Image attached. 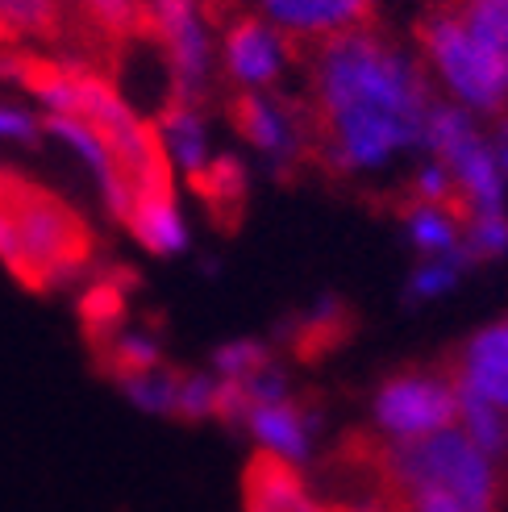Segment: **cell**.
I'll return each instance as SVG.
<instances>
[{
	"instance_id": "27",
	"label": "cell",
	"mask_w": 508,
	"mask_h": 512,
	"mask_svg": "<svg viewBox=\"0 0 508 512\" xmlns=\"http://www.w3.org/2000/svg\"><path fill=\"white\" fill-rule=\"evenodd\" d=\"M334 512H388V504H379V500H363V504H342Z\"/></svg>"
},
{
	"instance_id": "19",
	"label": "cell",
	"mask_w": 508,
	"mask_h": 512,
	"mask_svg": "<svg viewBox=\"0 0 508 512\" xmlns=\"http://www.w3.org/2000/svg\"><path fill=\"white\" fill-rule=\"evenodd\" d=\"M454 392H459L463 433H467V438H471L479 450H484L488 458L500 454V450L508 446V421H504V413H500L492 400H484L479 392H471L467 383H459V379H454Z\"/></svg>"
},
{
	"instance_id": "25",
	"label": "cell",
	"mask_w": 508,
	"mask_h": 512,
	"mask_svg": "<svg viewBox=\"0 0 508 512\" xmlns=\"http://www.w3.org/2000/svg\"><path fill=\"white\" fill-rule=\"evenodd\" d=\"M409 504H413V512H467L450 492H438V488L434 492H417Z\"/></svg>"
},
{
	"instance_id": "10",
	"label": "cell",
	"mask_w": 508,
	"mask_h": 512,
	"mask_svg": "<svg viewBox=\"0 0 508 512\" xmlns=\"http://www.w3.org/2000/svg\"><path fill=\"white\" fill-rule=\"evenodd\" d=\"M450 375L484 400H492L500 413H508V321L475 334Z\"/></svg>"
},
{
	"instance_id": "26",
	"label": "cell",
	"mask_w": 508,
	"mask_h": 512,
	"mask_svg": "<svg viewBox=\"0 0 508 512\" xmlns=\"http://www.w3.org/2000/svg\"><path fill=\"white\" fill-rule=\"evenodd\" d=\"M238 5H242V0H196V9L205 13V21H213V25H230Z\"/></svg>"
},
{
	"instance_id": "5",
	"label": "cell",
	"mask_w": 508,
	"mask_h": 512,
	"mask_svg": "<svg viewBox=\"0 0 508 512\" xmlns=\"http://www.w3.org/2000/svg\"><path fill=\"white\" fill-rule=\"evenodd\" d=\"M459 417V392H454V375L434 371H409L388 379L375 396V421L396 442L425 438V433L450 429Z\"/></svg>"
},
{
	"instance_id": "3",
	"label": "cell",
	"mask_w": 508,
	"mask_h": 512,
	"mask_svg": "<svg viewBox=\"0 0 508 512\" xmlns=\"http://www.w3.org/2000/svg\"><path fill=\"white\" fill-rule=\"evenodd\" d=\"M371 463L384 475L396 500H413L417 492H450L467 512H496L500 479L492 458L479 450L463 429H438L425 438L375 446Z\"/></svg>"
},
{
	"instance_id": "12",
	"label": "cell",
	"mask_w": 508,
	"mask_h": 512,
	"mask_svg": "<svg viewBox=\"0 0 508 512\" xmlns=\"http://www.w3.org/2000/svg\"><path fill=\"white\" fill-rule=\"evenodd\" d=\"M309 408H300L292 400H275V404H254L250 408V433L259 438L267 454H279L288 463H300L309 454Z\"/></svg>"
},
{
	"instance_id": "18",
	"label": "cell",
	"mask_w": 508,
	"mask_h": 512,
	"mask_svg": "<svg viewBox=\"0 0 508 512\" xmlns=\"http://www.w3.org/2000/svg\"><path fill=\"white\" fill-rule=\"evenodd\" d=\"M100 354V367H105L113 379L130 383L138 375H150L163 367V354H159V342L146 338V334H113L105 346H96Z\"/></svg>"
},
{
	"instance_id": "17",
	"label": "cell",
	"mask_w": 508,
	"mask_h": 512,
	"mask_svg": "<svg viewBox=\"0 0 508 512\" xmlns=\"http://www.w3.org/2000/svg\"><path fill=\"white\" fill-rule=\"evenodd\" d=\"M346 334H350V313H346V304L325 300V304H317L313 313H304V317L292 325L288 342H292V350H296L300 358H321L325 350L342 346Z\"/></svg>"
},
{
	"instance_id": "8",
	"label": "cell",
	"mask_w": 508,
	"mask_h": 512,
	"mask_svg": "<svg viewBox=\"0 0 508 512\" xmlns=\"http://www.w3.org/2000/svg\"><path fill=\"white\" fill-rule=\"evenodd\" d=\"M242 508L246 512H334L321 500H313V492L304 488V479L296 475L288 458L267 450L254 454L242 475Z\"/></svg>"
},
{
	"instance_id": "13",
	"label": "cell",
	"mask_w": 508,
	"mask_h": 512,
	"mask_svg": "<svg viewBox=\"0 0 508 512\" xmlns=\"http://www.w3.org/2000/svg\"><path fill=\"white\" fill-rule=\"evenodd\" d=\"M130 234L150 250V254H175L184 250V221H180V209H175V192H150V196H138L130 204V213L121 221Z\"/></svg>"
},
{
	"instance_id": "21",
	"label": "cell",
	"mask_w": 508,
	"mask_h": 512,
	"mask_svg": "<svg viewBox=\"0 0 508 512\" xmlns=\"http://www.w3.org/2000/svg\"><path fill=\"white\" fill-rule=\"evenodd\" d=\"M213 363H217L221 379H250V375H259L263 367H271V354L259 342H230V346L217 350Z\"/></svg>"
},
{
	"instance_id": "1",
	"label": "cell",
	"mask_w": 508,
	"mask_h": 512,
	"mask_svg": "<svg viewBox=\"0 0 508 512\" xmlns=\"http://www.w3.org/2000/svg\"><path fill=\"white\" fill-rule=\"evenodd\" d=\"M284 50L309 71V96L292 100L304 167L346 175L421 142L434 100L417 63L404 59L375 25L317 42L284 38Z\"/></svg>"
},
{
	"instance_id": "2",
	"label": "cell",
	"mask_w": 508,
	"mask_h": 512,
	"mask_svg": "<svg viewBox=\"0 0 508 512\" xmlns=\"http://www.w3.org/2000/svg\"><path fill=\"white\" fill-rule=\"evenodd\" d=\"M92 254V229L63 196L17 171H0V263L21 288H59L92 263Z\"/></svg>"
},
{
	"instance_id": "16",
	"label": "cell",
	"mask_w": 508,
	"mask_h": 512,
	"mask_svg": "<svg viewBox=\"0 0 508 512\" xmlns=\"http://www.w3.org/2000/svg\"><path fill=\"white\" fill-rule=\"evenodd\" d=\"M159 134L167 142V150L180 167L192 175L196 167L209 163V150H205V125H200V109L196 105H184V100H167L163 105V117H159Z\"/></svg>"
},
{
	"instance_id": "15",
	"label": "cell",
	"mask_w": 508,
	"mask_h": 512,
	"mask_svg": "<svg viewBox=\"0 0 508 512\" xmlns=\"http://www.w3.org/2000/svg\"><path fill=\"white\" fill-rule=\"evenodd\" d=\"M134 288V275H105L84 292L80 300V321L88 329L92 346H105L113 334H121V321H125V300H130Z\"/></svg>"
},
{
	"instance_id": "9",
	"label": "cell",
	"mask_w": 508,
	"mask_h": 512,
	"mask_svg": "<svg viewBox=\"0 0 508 512\" xmlns=\"http://www.w3.org/2000/svg\"><path fill=\"white\" fill-rule=\"evenodd\" d=\"M279 50H284V38L263 17H234L225 25V71L246 88L275 80Z\"/></svg>"
},
{
	"instance_id": "14",
	"label": "cell",
	"mask_w": 508,
	"mask_h": 512,
	"mask_svg": "<svg viewBox=\"0 0 508 512\" xmlns=\"http://www.w3.org/2000/svg\"><path fill=\"white\" fill-rule=\"evenodd\" d=\"M71 13L67 0H0V42L42 38V42H67Z\"/></svg>"
},
{
	"instance_id": "4",
	"label": "cell",
	"mask_w": 508,
	"mask_h": 512,
	"mask_svg": "<svg viewBox=\"0 0 508 512\" xmlns=\"http://www.w3.org/2000/svg\"><path fill=\"white\" fill-rule=\"evenodd\" d=\"M417 46L467 105L488 113H500L508 105V67L500 63L492 46H484L454 17L446 0H438L434 9H425L417 17Z\"/></svg>"
},
{
	"instance_id": "28",
	"label": "cell",
	"mask_w": 508,
	"mask_h": 512,
	"mask_svg": "<svg viewBox=\"0 0 508 512\" xmlns=\"http://www.w3.org/2000/svg\"><path fill=\"white\" fill-rule=\"evenodd\" d=\"M142 5H146V0H142Z\"/></svg>"
},
{
	"instance_id": "24",
	"label": "cell",
	"mask_w": 508,
	"mask_h": 512,
	"mask_svg": "<svg viewBox=\"0 0 508 512\" xmlns=\"http://www.w3.org/2000/svg\"><path fill=\"white\" fill-rule=\"evenodd\" d=\"M42 121L17 105H0V142H38Z\"/></svg>"
},
{
	"instance_id": "6",
	"label": "cell",
	"mask_w": 508,
	"mask_h": 512,
	"mask_svg": "<svg viewBox=\"0 0 508 512\" xmlns=\"http://www.w3.org/2000/svg\"><path fill=\"white\" fill-rule=\"evenodd\" d=\"M263 17H271L284 38L317 42L375 25V0H254Z\"/></svg>"
},
{
	"instance_id": "23",
	"label": "cell",
	"mask_w": 508,
	"mask_h": 512,
	"mask_svg": "<svg viewBox=\"0 0 508 512\" xmlns=\"http://www.w3.org/2000/svg\"><path fill=\"white\" fill-rule=\"evenodd\" d=\"M467 259H463V250H454L450 259L442 254V263H434V267H425V271H417L413 275V288H409V296H417V300H425V296H438V292H446L450 284H454V275H459V267H463Z\"/></svg>"
},
{
	"instance_id": "7",
	"label": "cell",
	"mask_w": 508,
	"mask_h": 512,
	"mask_svg": "<svg viewBox=\"0 0 508 512\" xmlns=\"http://www.w3.org/2000/svg\"><path fill=\"white\" fill-rule=\"evenodd\" d=\"M230 121L242 138H250L263 155L275 159V167L296 171L304 167V142L296 130V113H292V100H263L254 92H238L230 96Z\"/></svg>"
},
{
	"instance_id": "11",
	"label": "cell",
	"mask_w": 508,
	"mask_h": 512,
	"mask_svg": "<svg viewBox=\"0 0 508 512\" xmlns=\"http://www.w3.org/2000/svg\"><path fill=\"white\" fill-rule=\"evenodd\" d=\"M192 192L205 204L209 221L221 229V234H234L242 225V213H246V171L238 159L221 155V159H209L205 167H196L188 175Z\"/></svg>"
},
{
	"instance_id": "22",
	"label": "cell",
	"mask_w": 508,
	"mask_h": 512,
	"mask_svg": "<svg viewBox=\"0 0 508 512\" xmlns=\"http://www.w3.org/2000/svg\"><path fill=\"white\" fill-rule=\"evenodd\" d=\"M217 408V379L209 375H180V396H175V417L200 421Z\"/></svg>"
},
{
	"instance_id": "20",
	"label": "cell",
	"mask_w": 508,
	"mask_h": 512,
	"mask_svg": "<svg viewBox=\"0 0 508 512\" xmlns=\"http://www.w3.org/2000/svg\"><path fill=\"white\" fill-rule=\"evenodd\" d=\"M446 5L508 67V0H446Z\"/></svg>"
}]
</instances>
